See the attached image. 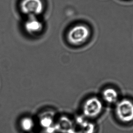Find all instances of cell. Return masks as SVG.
Segmentation results:
<instances>
[{
	"instance_id": "obj_7",
	"label": "cell",
	"mask_w": 133,
	"mask_h": 133,
	"mask_svg": "<svg viewBox=\"0 0 133 133\" xmlns=\"http://www.w3.org/2000/svg\"><path fill=\"white\" fill-rule=\"evenodd\" d=\"M22 126L24 129H30L32 127V121L29 118H25L22 121Z\"/></svg>"
},
{
	"instance_id": "obj_4",
	"label": "cell",
	"mask_w": 133,
	"mask_h": 133,
	"mask_svg": "<svg viewBox=\"0 0 133 133\" xmlns=\"http://www.w3.org/2000/svg\"><path fill=\"white\" fill-rule=\"evenodd\" d=\"M102 109V104L98 99L91 98L87 101L84 106V111L88 116H95Z\"/></svg>"
},
{
	"instance_id": "obj_6",
	"label": "cell",
	"mask_w": 133,
	"mask_h": 133,
	"mask_svg": "<svg viewBox=\"0 0 133 133\" xmlns=\"http://www.w3.org/2000/svg\"><path fill=\"white\" fill-rule=\"evenodd\" d=\"M104 98L107 102L112 103L115 102L117 98V93L113 89H109L104 91Z\"/></svg>"
},
{
	"instance_id": "obj_2",
	"label": "cell",
	"mask_w": 133,
	"mask_h": 133,
	"mask_svg": "<svg viewBox=\"0 0 133 133\" xmlns=\"http://www.w3.org/2000/svg\"><path fill=\"white\" fill-rule=\"evenodd\" d=\"M20 8L23 13L29 17H37L43 12L44 5L42 0H22Z\"/></svg>"
},
{
	"instance_id": "obj_1",
	"label": "cell",
	"mask_w": 133,
	"mask_h": 133,
	"mask_svg": "<svg viewBox=\"0 0 133 133\" xmlns=\"http://www.w3.org/2000/svg\"><path fill=\"white\" fill-rule=\"evenodd\" d=\"M90 31L86 25L79 24L71 29L67 35V38L71 44L74 45L81 44L89 38Z\"/></svg>"
},
{
	"instance_id": "obj_3",
	"label": "cell",
	"mask_w": 133,
	"mask_h": 133,
	"mask_svg": "<svg viewBox=\"0 0 133 133\" xmlns=\"http://www.w3.org/2000/svg\"><path fill=\"white\" fill-rule=\"evenodd\" d=\"M117 116L120 120L125 122L133 120V103L128 100H123L116 108Z\"/></svg>"
},
{
	"instance_id": "obj_5",
	"label": "cell",
	"mask_w": 133,
	"mask_h": 133,
	"mask_svg": "<svg viewBox=\"0 0 133 133\" xmlns=\"http://www.w3.org/2000/svg\"><path fill=\"white\" fill-rule=\"evenodd\" d=\"M25 28L28 33H38L43 29V23L37 18V17H29L25 22Z\"/></svg>"
}]
</instances>
